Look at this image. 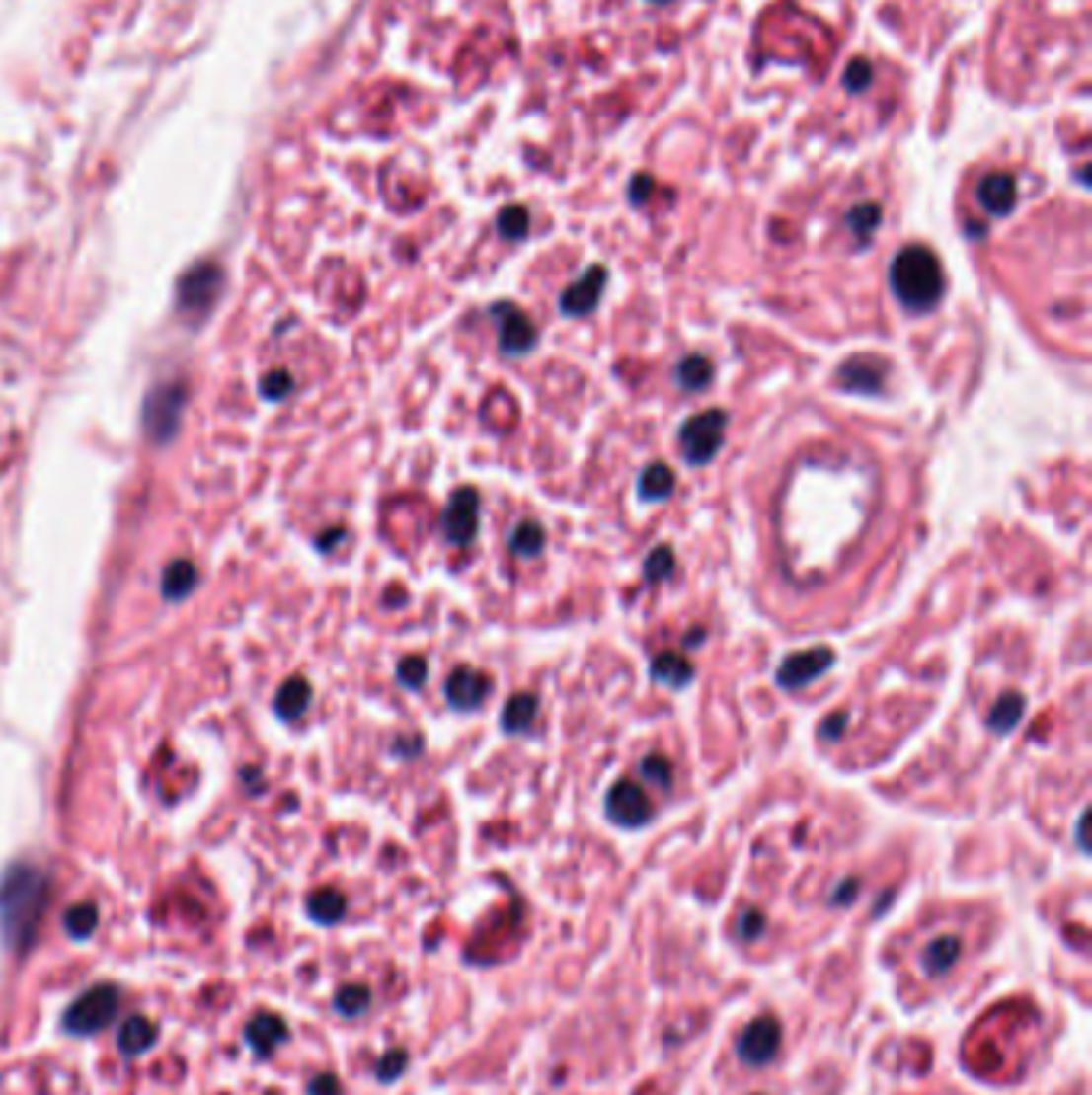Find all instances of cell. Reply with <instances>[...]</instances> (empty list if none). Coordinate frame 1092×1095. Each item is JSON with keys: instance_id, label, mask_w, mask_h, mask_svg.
<instances>
[{"instance_id": "9a60e30c", "label": "cell", "mask_w": 1092, "mask_h": 1095, "mask_svg": "<svg viewBox=\"0 0 1092 1095\" xmlns=\"http://www.w3.org/2000/svg\"><path fill=\"white\" fill-rule=\"evenodd\" d=\"M839 385L846 391H862V394H878L885 385V368L875 359H849L839 368Z\"/></svg>"}, {"instance_id": "e575fe53", "label": "cell", "mask_w": 1092, "mask_h": 1095, "mask_svg": "<svg viewBox=\"0 0 1092 1095\" xmlns=\"http://www.w3.org/2000/svg\"><path fill=\"white\" fill-rule=\"evenodd\" d=\"M762 929H766V916H762L759 909H743L741 919H737V939H743V942L759 939Z\"/></svg>"}, {"instance_id": "ab89813d", "label": "cell", "mask_w": 1092, "mask_h": 1095, "mask_svg": "<svg viewBox=\"0 0 1092 1095\" xmlns=\"http://www.w3.org/2000/svg\"><path fill=\"white\" fill-rule=\"evenodd\" d=\"M311 1095H340V1083L334 1076H318L311 1083Z\"/></svg>"}, {"instance_id": "f1b7e54d", "label": "cell", "mask_w": 1092, "mask_h": 1095, "mask_svg": "<svg viewBox=\"0 0 1092 1095\" xmlns=\"http://www.w3.org/2000/svg\"><path fill=\"white\" fill-rule=\"evenodd\" d=\"M497 228H500V234L507 237V241H522V237L529 234V212L519 208V205H509V208L500 212Z\"/></svg>"}, {"instance_id": "5bb4252c", "label": "cell", "mask_w": 1092, "mask_h": 1095, "mask_svg": "<svg viewBox=\"0 0 1092 1095\" xmlns=\"http://www.w3.org/2000/svg\"><path fill=\"white\" fill-rule=\"evenodd\" d=\"M1016 180L1009 174H986L977 187V199L983 205V212L990 215H1009L1012 205H1016Z\"/></svg>"}, {"instance_id": "836d02e7", "label": "cell", "mask_w": 1092, "mask_h": 1095, "mask_svg": "<svg viewBox=\"0 0 1092 1095\" xmlns=\"http://www.w3.org/2000/svg\"><path fill=\"white\" fill-rule=\"evenodd\" d=\"M398 679L407 689H420L427 682V660L424 657H407L398 666Z\"/></svg>"}, {"instance_id": "d6a6232c", "label": "cell", "mask_w": 1092, "mask_h": 1095, "mask_svg": "<svg viewBox=\"0 0 1092 1095\" xmlns=\"http://www.w3.org/2000/svg\"><path fill=\"white\" fill-rule=\"evenodd\" d=\"M368 1006V989L365 986H344L337 993V1009L344 1015H359Z\"/></svg>"}, {"instance_id": "44dd1931", "label": "cell", "mask_w": 1092, "mask_h": 1095, "mask_svg": "<svg viewBox=\"0 0 1092 1095\" xmlns=\"http://www.w3.org/2000/svg\"><path fill=\"white\" fill-rule=\"evenodd\" d=\"M308 702H311V685L301 676H295V679H288L279 692H275V715L285 718V721H295V718L305 715Z\"/></svg>"}, {"instance_id": "484cf974", "label": "cell", "mask_w": 1092, "mask_h": 1095, "mask_svg": "<svg viewBox=\"0 0 1092 1095\" xmlns=\"http://www.w3.org/2000/svg\"><path fill=\"white\" fill-rule=\"evenodd\" d=\"M509 548L516 558H538L545 548V529L538 522H519V529L509 538Z\"/></svg>"}, {"instance_id": "7bdbcfd3", "label": "cell", "mask_w": 1092, "mask_h": 1095, "mask_svg": "<svg viewBox=\"0 0 1092 1095\" xmlns=\"http://www.w3.org/2000/svg\"><path fill=\"white\" fill-rule=\"evenodd\" d=\"M657 4H666V0H657Z\"/></svg>"}, {"instance_id": "5b68a950", "label": "cell", "mask_w": 1092, "mask_h": 1095, "mask_svg": "<svg viewBox=\"0 0 1092 1095\" xmlns=\"http://www.w3.org/2000/svg\"><path fill=\"white\" fill-rule=\"evenodd\" d=\"M119 1015V989L94 986L64 1012V1032L71 1035H97Z\"/></svg>"}, {"instance_id": "603a6c76", "label": "cell", "mask_w": 1092, "mask_h": 1095, "mask_svg": "<svg viewBox=\"0 0 1092 1095\" xmlns=\"http://www.w3.org/2000/svg\"><path fill=\"white\" fill-rule=\"evenodd\" d=\"M1022 715H1025V698L1019 692H1003L999 702L993 705V711L986 715V724H990L996 734H1009L1022 721Z\"/></svg>"}, {"instance_id": "2e32d148", "label": "cell", "mask_w": 1092, "mask_h": 1095, "mask_svg": "<svg viewBox=\"0 0 1092 1095\" xmlns=\"http://www.w3.org/2000/svg\"><path fill=\"white\" fill-rule=\"evenodd\" d=\"M692 672H695V666L689 664V657L679 654V651H663V654H657L651 660V676L657 682L669 685V689H682V685H689Z\"/></svg>"}, {"instance_id": "f35d334b", "label": "cell", "mask_w": 1092, "mask_h": 1095, "mask_svg": "<svg viewBox=\"0 0 1092 1095\" xmlns=\"http://www.w3.org/2000/svg\"><path fill=\"white\" fill-rule=\"evenodd\" d=\"M843 724H846V715H830L820 724V737L823 741H833V737L843 734Z\"/></svg>"}, {"instance_id": "9c48e42d", "label": "cell", "mask_w": 1092, "mask_h": 1095, "mask_svg": "<svg viewBox=\"0 0 1092 1095\" xmlns=\"http://www.w3.org/2000/svg\"><path fill=\"white\" fill-rule=\"evenodd\" d=\"M218 288H221L218 270H212V267H195L193 273L183 275V282H180V311L187 314V318H193V321L205 318V314L212 311V305H215Z\"/></svg>"}, {"instance_id": "cb8c5ba5", "label": "cell", "mask_w": 1092, "mask_h": 1095, "mask_svg": "<svg viewBox=\"0 0 1092 1095\" xmlns=\"http://www.w3.org/2000/svg\"><path fill=\"white\" fill-rule=\"evenodd\" d=\"M712 362L705 359V355H686L679 365H676V385L682 391H702L708 388V381H712Z\"/></svg>"}, {"instance_id": "6da1fadb", "label": "cell", "mask_w": 1092, "mask_h": 1095, "mask_svg": "<svg viewBox=\"0 0 1092 1095\" xmlns=\"http://www.w3.org/2000/svg\"><path fill=\"white\" fill-rule=\"evenodd\" d=\"M48 903V878L33 865H13L0 881V932L13 952L36 942Z\"/></svg>"}, {"instance_id": "ffe728a7", "label": "cell", "mask_w": 1092, "mask_h": 1095, "mask_svg": "<svg viewBox=\"0 0 1092 1095\" xmlns=\"http://www.w3.org/2000/svg\"><path fill=\"white\" fill-rule=\"evenodd\" d=\"M958 958H962V939H958V935H939V939H932L926 945L923 968H926V974L936 978V974L952 971V965Z\"/></svg>"}, {"instance_id": "d590c367", "label": "cell", "mask_w": 1092, "mask_h": 1095, "mask_svg": "<svg viewBox=\"0 0 1092 1095\" xmlns=\"http://www.w3.org/2000/svg\"><path fill=\"white\" fill-rule=\"evenodd\" d=\"M263 394H267L270 401H282L285 398V391L292 388V378H288L285 372H270L267 378H263Z\"/></svg>"}, {"instance_id": "60d3db41", "label": "cell", "mask_w": 1092, "mask_h": 1095, "mask_svg": "<svg viewBox=\"0 0 1092 1095\" xmlns=\"http://www.w3.org/2000/svg\"><path fill=\"white\" fill-rule=\"evenodd\" d=\"M855 891H859V881H855V878H846V884H843V888H839V891H833L830 900L843 906V903H849V900H852Z\"/></svg>"}, {"instance_id": "7c38bea8", "label": "cell", "mask_w": 1092, "mask_h": 1095, "mask_svg": "<svg viewBox=\"0 0 1092 1095\" xmlns=\"http://www.w3.org/2000/svg\"><path fill=\"white\" fill-rule=\"evenodd\" d=\"M491 695V679L475 666H455L445 679V698L455 711H478Z\"/></svg>"}, {"instance_id": "e0dca14e", "label": "cell", "mask_w": 1092, "mask_h": 1095, "mask_svg": "<svg viewBox=\"0 0 1092 1095\" xmlns=\"http://www.w3.org/2000/svg\"><path fill=\"white\" fill-rule=\"evenodd\" d=\"M285 1025H282V1019L279 1015H273V1012H263V1015H257L254 1022L247 1025V1041H250V1048H254L260 1057H270V1054L275 1051L285 1041Z\"/></svg>"}, {"instance_id": "4316f807", "label": "cell", "mask_w": 1092, "mask_h": 1095, "mask_svg": "<svg viewBox=\"0 0 1092 1095\" xmlns=\"http://www.w3.org/2000/svg\"><path fill=\"white\" fill-rule=\"evenodd\" d=\"M344 909H347V900L337 891H318L308 900V913L318 922H324V926L337 922L340 916H344Z\"/></svg>"}, {"instance_id": "f546056e", "label": "cell", "mask_w": 1092, "mask_h": 1095, "mask_svg": "<svg viewBox=\"0 0 1092 1095\" xmlns=\"http://www.w3.org/2000/svg\"><path fill=\"white\" fill-rule=\"evenodd\" d=\"M673 567H676L673 551H669L666 545H657L648 554V561H644V577L648 580H666L669 574H673Z\"/></svg>"}, {"instance_id": "1f68e13d", "label": "cell", "mask_w": 1092, "mask_h": 1095, "mask_svg": "<svg viewBox=\"0 0 1092 1095\" xmlns=\"http://www.w3.org/2000/svg\"><path fill=\"white\" fill-rule=\"evenodd\" d=\"M878 221H881V208L878 205H859V208H852L849 212V228L859 234V237H868L872 234L875 228H878Z\"/></svg>"}, {"instance_id": "7a4b0ae2", "label": "cell", "mask_w": 1092, "mask_h": 1095, "mask_svg": "<svg viewBox=\"0 0 1092 1095\" xmlns=\"http://www.w3.org/2000/svg\"><path fill=\"white\" fill-rule=\"evenodd\" d=\"M891 288L903 308H910V311L936 308L945 292L942 263L923 244L903 247L891 263Z\"/></svg>"}, {"instance_id": "83f0119b", "label": "cell", "mask_w": 1092, "mask_h": 1095, "mask_svg": "<svg viewBox=\"0 0 1092 1095\" xmlns=\"http://www.w3.org/2000/svg\"><path fill=\"white\" fill-rule=\"evenodd\" d=\"M64 929H68L74 939H87L90 932L97 929V906L94 903H77L64 913Z\"/></svg>"}, {"instance_id": "b9f144b4", "label": "cell", "mask_w": 1092, "mask_h": 1095, "mask_svg": "<svg viewBox=\"0 0 1092 1095\" xmlns=\"http://www.w3.org/2000/svg\"><path fill=\"white\" fill-rule=\"evenodd\" d=\"M648 190H651V180H648V177H638V183H635V190H631L628 196H631V199H635V202H641V199H644V196H648Z\"/></svg>"}, {"instance_id": "4dcf8cb0", "label": "cell", "mask_w": 1092, "mask_h": 1095, "mask_svg": "<svg viewBox=\"0 0 1092 1095\" xmlns=\"http://www.w3.org/2000/svg\"><path fill=\"white\" fill-rule=\"evenodd\" d=\"M641 775L648 778L651 785H661V788H669L673 785V766L663 759V756H648L641 762Z\"/></svg>"}, {"instance_id": "74e56055", "label": "cell", "mask_w": 1092, "mask_h": 1095, "mask_svg": "<svg viewBox=\"0 0 1092 1095\" xmlns=\"http://www.w3.org/2000/svg\"><path fill=\"white\" fill-rule=\"evenodd\" d=\"M404 1063H407L404 1054H401V1051H394V1054H388V1057L378 1063V1076H381V1079H394V1076H398V1073L404 1070Z\"/></svg>"}, {"instance_id": "4fadbf2b", "label": "cell", "mask_w": 1092, "mask_h": 1095, "mask_svg": "<svg viewBox=\"0 0 1092 1095\" xmlns=\"http://www.w3.org/2000/svg\"><path fill=\"white\" fill-rule=\"evenodd\" d=\"M602 288H606V270L589 267L581 279H577L568 292L561 295V311L571 314V318H584V314H589L599 305Z\"/></svg>"}, {"instance_id": "277c9868", "label": "cell", "mask_w": 1092, "mask_h": 1095, "mask_svg": "<svg viewBox=\"0 0 1092 1095\" xmlns=\"http://www.w3.org/2000/svg\"><path fill=\"white\" fill-rule=\"evenodd\" d=\"M725 430H728V414L725 411H702L689 417L679 430V452L689 465H708L721 442H725Z\"/></svg>"}, {"instance_id": "3957f363", "label": "cell", "mask_w": 1092, "mask_h": 1095, "mask_svg": "<svg viewBox=\"0 0 1092 1095\" xmlns=\"http://www.w3.org/2000/svg\"><path fill=\"white\" fill-rule=\"evenodd\" d=\"M183 407H187V385L183 381H167V385H157L148 394V401H144V430H148L151 442L164 445L177 436Z\"/></svg>"}, {"instance_id": "ba28073f", "label": "cell", "mask_w": 1092, "mask_h": 1095, "mask_svg": "<svg viewBox=\"0 0 1092 1095\" xmlns=\"http://www.w3.org/2000/svg\"><path fill=\"white\" fill-rule=\"evenodd\" d=\"M606 814L612 823L625 826V829H638L654 817V808H651L648 795L641 791V785H635L631 778H622V782H615L609 788Z\"/></svg>"}, {"instance_id": "7402d4cb", "label": "cell", "mask_w": 1092, "mask_h": 1095, "mask_svg": "<svg viewBox=\"0 0 1092 1095\" xmlns=\"http://www.w3.org/2000/svg\"><path fill=\"white\" fill-rule=\"evenodd\" d=\"M195 580H199V574H195V567L190 564V561H174V564H167V571H164V599L167 602H177V599H187L190 592L195 589Z\"/></svg>"}, {"instance_id": "d4e9b609", "label": "cell", "mask_w": 1092, "mask_h": 1095, "mask_svg": "<svg viewBox=\"0 0 1092 1095\" xmlns=\"http://www.w3.org/2000/svg\"><path fill=\"white\" fill-rule=\"evenodd\" d=\"M154 1038H157L154 1025H151L148 1019H141V1015H135V1019H128V1022L122 1025V1032H119V1048H122L125 1054H144V1051H148V1048L154 1045Z\"/></svg>"}, {"instance_id": "8992f818", "label": "cell", "mask_w": 1092, "mask_h": 1095, "mask_svg": "<svg viewBox=\"0 0 1092 1095\" xmlns=\"http://www.w3.org/2000/svg\"><path fill=\"white\" fill-rule=\"evenodd\" d=\"M478 516H481V497L475 487H458L452 500L445 504L442 512V532L452 545L465 548L475 542L478 535Z\"/></svg>"}, {"instance_id": "d6986e66", "label": "cell", "mask_w": 1092, "mask_h": 1095, "mask_svg": "<svg viewBox=\"0 0 1092 1095\" xmlns=\"http://www.w3.org/2000/svg\"><path fill=\"white\" fill-rule=\"evenodd\" d=\"M535 715H538V698L529 695V692H516L507 702L504 715H500V728H504L507 734H522V731H529V724L535 721Z\"/></svg>"}, {"instance_id": "30bf717a", "label": "cell", "mask_w": 1092, "mask_h": 1095, "mask_svg": "<svg viewBox=\"0 0 1092 1095\" xmlns=\"http://www.w3.org/2000/svg\"><path fill=\"white\" fill-rule=\"evenodd\" d=\"M833 651L830 648H808L798 651L792 657H785L779 669H775V679H779L782 689H805L818 676H823L826 669L833 666Z\"/></svg>"}, {"instance_id": "8fae6325", "label": "cell", "mask_w": 1092, "mask_h": 1095, "mask_svg": "<svg viewBox=\"0 0 1092 1095\" xmlns=\"http://www.w3.org/2000/svg\"><path fill=\"white\" fill-rule=\"evenodd\" d=\"M779 1045H782V1025H779V1019H775V1015H759V1019L749 1022V1028L741 1035L737 1054H741L743 1063L762 1066V1063H769L775 1054H779Z\"/></svg>"}, {"instance_id": "ac0fdd59", "label": "cell", "mask_w": 1092, "mask_h": 1095, "mask_svg": "<svg viewBox=\"0 0 1092 1095\" xmlns=\"http://www.w3.org/2000/svg\"><path fill=\"white\" fill-rule=\"evenodd\" d=\"M673 487H676V478L663 461H654V465L644 468L641 478H638V494H641L644 504H661V500H666L669 494H673Z\"/></svg>"}, {"instance_id": "52a82bcc", "label": "cell", "mask_w": 1092, "mask_h": 1095, "mask_svg": "<svg viewBox=\"0 0 1092 1095\" xmlns=\"http://www.w3.org/2000/svg\"><path fill=\"white\" fill-rule=\"evenodd\" d=\"M494 321H497V330H500V350L507 355H525L535 350V340H538V330L535 324L525 318V311L516 308L512 301H497L491 308Z\"/></svg>"}, {"instance_id": "8d00e7d4", "label": "cell", "mask_w": 1092, "mask_h": 1095, "mask_svg": "<svg viewBox=\"0 0 1092 1095\" xmlns=\"http://www.w3.org/2000/svg\"><path fill=\"white\" fill-rule=\"evenodd\" d=\"M868 81H872V64L862 61V58H855L849 64V71H846V87L849 90H862V87H868Z\"/></svg>"}]
</instances>
